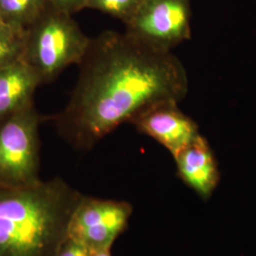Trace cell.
Segmentation results:
<instances>
[{"mask_svg":"<svg viewBox=\"0 0 256 256\" xmlns=\"http://www.w3.org/2000/svg\"><path fill=\"white\" fill-rule=\"evenodd\" d=\"M78 66L70 99L54 117L60 136L78 150H90L149 106L180 102L188 93V76L180 59L128 32L104 30L92 39Z\"/></svg>","mask_w":256,"mask_h":256,"instance_id":"obj_1","label":"cell"},{"mask_svg":"<svg viewBox=\"0 0 256 256\" xmlns=\"http://www.w3.org/2000/svg\"><path fill=\"white\" fill-rule=\"evenodd\" d=\"M81 196L61 178L0 186V256H56Z\"/></svg>","mask_w":256,"mask_h":256,"instance_id":"obj_2","label":"cell"},{"mask_svg":"<svg viewBox=\"0 0 256 256\" xmlns=\"http://www.w3.org/2000/svg\"><path fill=\"white\" fill-rule=\"evenodd\" d=\"M90 41L72 16L46 4L26 30L23 61L42 84L52 82L66 68L81 63Z\"/></svg>","mask_w":256,"mask_h":256,"instance_id":"obj_3","label":"cell"},{"mask_svg":"<svg viewBox=\"0 0 256 256\" xmlns=\"http://www.w3.org/2000/svg\"><path fill=\"white\" fill-rule=\"evenodd\" d=\"M39 124L34 102L0 122V186L18 188L41 182Z\"/></svg>","mask_w":256,"mask_h":256,"instance_id":"obj_4","label":"cell"},{"mask_svg":"<svg viewBox=\"0 0 256 256\" xmlns=\"http://www.w3.org/2000/svg\"><path fill=\"white\" fill-rule=\"evenodd\" d=\"M191 18V0H142L126 32L149 46L171 52L192 36Z\"/></svg>","mask_w":256,"mask_h":256,"instance_id":"obj_5","label":"cell"},{"mask_svg":"<svg viewBox=\"0 0 256 256\" xmlns=\"http://www.w3.org/2000/svg\"><path fill=\"white\" fill-rule=\"evenodd\" d=\"M132 212L128 202L82 194L70 220L68 236L81 242L90 250L112 248L128 229Z\"/></svg>","mask_w":256,"mask_h":256,"instance_id":"obj_6","label":"cell"},{"mask_svg":"<svg viewBox=\"0 0 256 256\" xmlns=\"http://www.w3.org/2000/svg\"><path fill=\"white\" fill-rule=\"evenodd\" d=\"M130 124L140 133L162 144L173 158L200 134L198 124L183 113L178 102L174 101L162 102L149 106Z\"/></svg>","mask_w":256,"mask_h":256,"instance_id":"obj_7","label":"cell"},{"mask_svg":"<svg viewBox=\"0 0 256 256\" xmlns=\"http://www.w3.org/2000/svg\"><path fill=\"white\" fill-rule=\"evenodd\" d=\"M178 176L203 200H209L220 182L216 156L200 134L174 158Z\"/></svg>","mask_w":256,"mask_h":256,"instance_id":"obj_8","label":"cell"},{"mask_svg":"<svg viewBox=\"0 0 256 256\" xmlns=\"http://www.w3.org/2000/svg\"><path fill=\"white\" fill-rule=\"evenodd\" d=\"M42 82L23 60L0 70V122L32 102Z\"/></svg>","mask_w":256,"mask_h":256,"instance_id":"obj_9","label":"cell"},{"mask_svg":"<svg viewBox=\"0 0 256 256\" xmlns=\"http://www.w3.org/2000/svg\"><path fill=\"white\" fill-rule=\"evenodd\" d=\"M46 4V0H0V18L10 26L27 30Z\"/></svg>","mask_w":256,"mask_h":256,"instance_id":"obj_10","label":"cell"},{"mask_svg":"<svg viewBox=\"0 0 256 256\" xmlns=\"http://www.w3.org/2000/svg\"><path fill=\"white\" fill-rule=\"evenodd\" d=\"M26 30L0 24V70L23 60Z\"/></svg>","mask_w":256,"mask_h":256,"instance_id":"obj_11","label":"cell"},{"mask_svg":"<svg viewBox=\"0 0 256 256\" xmlns=\"http://www.w3.org/2000/svg\"><path fill=\"white\" fill-rule=\"evenodd\" d=\"M142 0H88L86 9L97 10L128 25Z\"/></svg>","mask_w":256,"mask_h":256,"instance_id":"obj_12","label":"cell"},{"mask_svg":"<svg viewBox=\"0 0 256 256\" xmlns=\"http://www.w3.org/2000/svg\"><path fill=\"white\" fill-rule=\"evenodd\" d=\"M90 250L81 242L66 236L59 248L56 256H90Z\"/></svg>","mask_w":256,"mask_h":256,"instance_id":"obj_13","label":"cell"},{"mask_svg":"<svg viewBox=\"0 0 256 256\" xmlns=\"http://www.w3.org/2000/svg\"><path fill=\"white\" fill-rule=\"evenodd\" d=\"M46 3L60 12L72 16L84 9H86L88 0H46Z\"/></svg>","mask_w":256,"mask_h":256,"instance_id":"obj_14","label":"cell"},{"mask_svg":"<svg viewBox=\"0 0 256 256\" xmlns=\"http://www.w3.org/2000/svg\"><path fill=\"white\" fill-rule=\"evenodd\" d=\"M111 248H101L92 250L90 256H112Z\"/></svg>","mask_w":256,"mask_h":256,"instance_id":"obj_15","label":"cell"},{"mask_svg":"<svg viewBox=\"0 0 256 256\" xmlns=\"http://www.w3.org/2000/svg\"><path fill=\"white\" fill-rule=\"evenodd\" d=\"M1 23H2V20H1V18H0V24H1Z\"/></svg>","mask_w":256,"mask_h":256,"instance_id":"obj_16","label":"cell"}]
</instances>
